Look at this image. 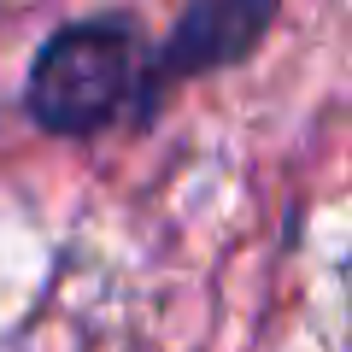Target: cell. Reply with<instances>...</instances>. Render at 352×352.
<instances>
[{"label":"cell","mask_w":352,"mask_h":352,"mask_svg":"<svg viewBox=\"0 0 352 352\" xmlns=\"http://www.w3.org/2000/svg\"><path fill=\"white\" fill-rule=\"evenodd\" d=\"M129 100H153V59L129 18H76L41 41L30 65V112L53 135H94Z\"/></svg>","instance_id":"cell-1"},{"label":"cell","mask_w":352,"mask_h":352,"mask_svg":"<svg viewBox=\"0 0 352 352\" xmlns=\"http://www.w3.org/2000/svg\"><path fill=\"white\" fill-rule=\"evenodd\" d=\"M264 24H270V6H229V0H217V6L182 12L176 36L164 41V53L153 59V88L170 82V76L212 71V65H223V59H241V53L264 36Z\"/></svg>","instance_id":"cell-2"}]
</instances>
